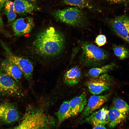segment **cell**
<instances>
[{
	"instance_id": "6da1fadb",
	"label": "cell",
	"mask_w": 129,
	"mask_h": 129,
	"mask_svg": "<svg viewBox=\"0 0 129 129\" xmlns=\"http://www.w3.org/2000/svg\"><path fill=\"white\" fill-rule=\"evenodd\" d=\"M65 43L63 34L53 27H50L38 34L33 45L37 54L49 57L60 53L64 48Z\"/></svg>"
},
{
	"instance_id": "7a4b0ae2",
	"label": "cell",
	"mask_w": 129,
	"mask_h": 129,
	"mask_svg": "<svg viewBox=\"0 0 129 129\" xmlns=\"http://www.w3.org/2000/svg\"><path fill=\"white\" fill-rule=\"evenodd\" d=\"M55 123L54 118L42 110L31 109L26 112L21 122L14 129H49L54 126Z\"/></svg>"
},
{
	"instance_id": "3957f363",
	"label": "cell",
	"mask_w": 129,
	"mask_h": 129,
	"mask_svg": "<svg viewBox=\"0 0 129 129\" xmlns=\"http://www.w3.org/2000/svg\"><path fill=\"white\" fill-rule=\"evenodd\" d=\"M81 53L80 57L81 64L87 67H96L102 65L109 56L108 52L90 42L80 43Z\"/></svg>"
},
{
	"instance_id": "277c9868",
	"label": "cell",
	"mask_w": 129,
	"mask_h": 129,
	"mask_svg": "<svg viewBox=\"0 0 129 129\" xmlns=\"http://www.w3.org/2000/svg\"><path fill=\"white\" fill-rule=\"evenodd\" d=\"M53 15L59 21L74 26H83L86 20L84 13L77 7H70L57 10L54 12Z\"/></svg>"
},
{
	"instance_id": "5b68a950",
	"label": "cell",
	"mask_w": 129,
	"mask_h": 129,
	"mask_svg": "<svg viewBox=\"0 0 129 129\" xmlns=\"http://www.w3.org/2000/svg\"><path fill=\"white\" fill-rule=\"evenodd\" d=\"M112 81L111 76L106 73L91 77L85 84L91 94L99 95L110 88Z\"/></svg>"
},
{
	"instance_id": "8992f818",
	"label": "cell",
	"mask_w": 129,
	"mask_h": 129,
	"mask_svg": "<svg viewBox=\"0 0 129 129\" xmlns=\"http://www.w3.org/2000/svg\"><path fill=\"white\" fill-rule=\"evenodd\" d=\"M0 41L5 52L7 58L18 66L22 70L25 78L27 80H30L33 70L32 63L27 59L13 54L3 42L0 40Z\"/></svg>"
},
{
	"instance_id": "52a82bcc",
	"label": "cell",
	"mask_w": 129,
	"mask_h": 129,
	"mask_svg": "<svg viewBox=\"0 0 129 129\" xmlns=\"http://www.w3.org/2000/svg\"><path fill=\"white\" fill-rule=\"evenodd\" d=\"M20 92L17 82L0 69V96H14L19 95Z\"/></svg>"
},
{
	"instance_id": "ba28073f",
	"label": "cell",
	"mask_w": 129,
	"mask_h": 129,
	"mask_svg": "<svg viewBox=\"0 0 129 129\" xmlns=\"http://www.w3.org/2000/svg\"><path fill=\"white\" fill-rule=\"evenodd\" d=\"M19 118V112L13 104L7 102L0 105V122L10 124L17 121Z\"/></svg>"
},
{
	"instance_id": "9c48e42d",
	"label": "cell",
	"mask_w": 129,
	"mask_h": 129,
	"mask_svg": "<svg viewBox=\"0 0 129 129\" xmlns=\"http://www.w3.org/2000/svg\"><path fill=\"white\" fill-rule=\"evenodd\" d=\"M110 25L113 31L125 40L129 34V17L124 15L118 16L111 20Z\"/></svg>"
},
{
	"instance_id": "30bf717a",
	"label": "cell",
	"mask_w": 129,
	"mask_h": 129,
	"mask_svg": "<svg viewBox=\"0 0 129 129\" xmlns=\"http://www.w3.org/2000/svg\"><path fill=\"white\" fill-rule=\"evenodd\" d=\"M109 94L103 95H94L89 98L86 106L81 112L80 119L84 118L100 108L107 101L109 97Z\"/></svg>"
},
{
	"instance_id": "8fae6325",
	"label": "cell",
	"mask_w": 129,
	"mask_h": 129,
	"mask_svg": "<svg viewBox=\"0 0 129 129\" xmlns=\"http://www.w3.org/2000/svg\"><path fill=\"white\" fill-rule=\"evenodd\" d=\"M108 111L107 107H103L84 118L81 123L89 124L93 127L100 124L105 125L109 122Z\"/></svg>"
},
{
	"instance_id": "7c38bea8",
	"label": "cell",
	"mask_w": 129,
	"mask_h": 129,
	"mask_svg": "<svg viewBox=\"0 0 129 129\" xmlns=\"http://www.w3.org/2000/svg\"><path fill=\"white\" fill-rule=\"evenodd\" d=\"M11 26L14 34L19 37L29 33L34 25L33 19L28 17L14 21Z\"/></svg>"
},
{
	"instance_id": "4fadbf2b",
	"label": "cell",
	"mask_w": 129,
	"mask_h": 129,
	"mask_svg": "<svg viewBox=\"0 0 129 129\" xmlns=\"http://www.w3.org/2000/svg\"><path fill=\"white\" fill-rule=\"evenodd\" d=\"M0 69L17 82L22 77L23 73L21 69L8 58L2 62Z\"/></svg>"
},
{
	"instance_id": "5bb4252c",
	"label": "cell",
	"mask_w": 129,
	"mask_h": 129,
	"mask_svg": "<svg viewBox=\"0 0 129 129\" xmlns=\"http://www.w3.org/2000/svg\"><path fill=\"white\" fill-rule=\"evenodd\" d=\"M72 117L75 116L84 110L87 103L86 95L85 92L69 101Z\"/></svg>"
},
{
	"instance_id": "9a60e30c",
	"label": "cell",
	"mask_w": 129,
	"mask_h": 129,
	"mask_svg": "<svg viewBox=\"0 0 129 129\" xmlns=\"http://www.w3.org/2000/svg\"><path fill=\"white\" fill-rule=\"evenodd\" d=\"M81 77V71L78 66L73 67L67 70L63 77L64 83L70 86L76 85L80 82Z\"/></svg>"
},
{
	"instance_id": "2e32d148",
	"label": "cell",
	"mask_w": 129,
	"mask_h": 129,
	"mask_svg": "<svg viewBox=\"0 0 129 129\" xmlns=\"http://www.w3.org/2000/svg\"><path fill=\"white\" fill-rule=\"evenodd\" d=\"M108 111L109 122L108 127L113 128L121 123L125 119L126 115L118 111L113 105L110 108Z\"/></svg>"
},
{
	"instance_id": "e0dca14e",
	"label": "cell",
	"mask_w": 129,
	"mask_h": 129,
	"mask_svg": "<svg viewBox=\"0 0 129 129\" xmlns=\"http://www.w3.org/2000/svg\"><path fill=\"white\" fill-rule=\"evenodd\" d=\"M13 2L15 11L19 14L30 13L35 8L34 5L26 0H14Z\"/></svg>"
},
{
	"instance_id": "ac0fdd59",
	"label": "cell",
	"mask_w": 129,
	"mask_h": 129,
	"mask_svg": "<svg viewBox=\"0 0 129 129\" xmlns=\"http://www.w3.org/2000/svg\"><path fill=\"white\" fill-rule=\"evenodd\" d=\"M56 114L59 124L72 117L69 101H64L63 102Z\"/></svg>"
},
{
	"instance_id": "d6986e66",
	"label": "cell",
	"mask_w": 129,
	"mask_h": 129,
	"mask_svg": "<svg viewBox=\"0 0 129 129\" xmlns=\"http://www.w3.org/2000/svg\"><path fill=\"white\" fill-rule=\"evenodd\" d=\"M115 66V64L112 63L103 66L95 67L89 70L87 72V74L91 77L97 76L113 70Z\"/></svg>"
},
{
	"instance_id": "ffe728a7",
	"label": "cell",
	"mask_w": 129,
	"mask_h": 129,
	"mask_svg": "<svg viewBox=\"0 0 129 129\" xmlns=\"http://www.w3.org/2000/svg\"><path fill=\"white\" fill-rule=\"evenodd\" d=\"M4 7V13L7 17L8 22L12 23L16 16L14 8L13 2L8 0L5 3Z\"/></svg>"
},
{
	"instance_id": "44dd1931",
	"label": "cell",
	"mask_w": 129,
	"mask_h": 129,
	"mask_svg": "<svg viewBox=\"0 0 129 129\" xmlns=\"http://www.w3.org/2000/svg\"><path fill=\"white\" fill-rule=\"evenodd\" d=\"M112 47L114 54L120 59H124L129 56V50L126 48L115 45H113Z\"/></svg>"
},
{
	"instance_id": "7402d4cb",
	"label": "cell",
	"mask_w": 129,
	"mask_h": 129,
	"mask_svg": "<svg viewBox=\"0 0 129 129\" xmlns=\"http://www.w3.org/2000/svg\"><path fill=\"white\" fill-rule=\"evenodd\" d=\"M113 106L121 113L126 115L129 113V106L124 100L117 98L113 101Z\"/></svg>"
},
{
	"instance_id": "603a6c76",
	"label": "cell",
	"mask_w": 129,
	"mask_h": 129,
	"mask_svg": "<svg viewBox=\"0 0 129 129\" xmlns=\"http://www.w3.org/2000/svg\"><path fill=\"white\" fill-rule=\"evenodd\" d=\"M67 5L79 7H90L87 0H64Z\"/></svg>"
},
{
	"instance_id": "cb8c5ba5",
	"label": "cell",
	"mask_w": 129,
	"mask_h": 129,
	"mask_svg": "<svg viewBox=\"0 0 129 129\" xmlns=\"http://www.w3.org/2000/svg\"><path fill=\"white\" fill-rule=\"evenodd\" d=\"M95 42L98 46H102L105 45L106 43V37L103 34L99 35L96 37Z\"/></svg>"
},
{
	"instance_id": "d4e9b609",
	"label": "cell",
	"mask_w": 129,
	"mask_h": 129,
	"mask_svg": "<svg viewBox=\"0 0 129 129\" xmlns=\"http://www.w3.org/2000/svg\"><path fill=\"white\" fill-rule=\"evenodd\" d=\"M113 4H125L127 3L129 0H108Z\"/></svg>"
},
{
	"instance_id": "484cf974",
	"label": "cell",
	"mask_w": 129,
	"mask_h": 129,
	"mask_svg": "<svg viewBox=\"0 0 129 129\" xmlns=\"http://www.w3.org/2000/svg\"><path fill=\"white\" fill-rule=\"evenodd\" d=\"M93 129H106L105 125H98L93 127Z\"/></svg>"
},
{
	"instance_id": "4316f807",
	"label": "cell",
	"mask_w": 129,
	"mask_h": 129,
	"mask_svg": "<svg viewBox=\"0 0 129 129\" xmlns=\"http://www.w3.org/2000/svg\"><path fill=\"white\" fill-rule=\"evenodd\" d=\"M8 0H0V11L4 7L6 2Z\"/></svg>"
},
{
	"instance_id": "83f0119b",
	"label": "cell",
	"mask_w": 129,
	"mask_h": 129,
	"mask_svg": "<svg viewBox=\"0 0 129 129\" xmlns=\"http://www.w3.org/2000/svg\"><path fill=\"white\" fill-rule=\"evenodd\" d=\"M4 23L2 18L0 14V28H2L3 26Z\"/></svg>"
},
{
	"instance_id": "f1b7e54d",
	"label": "cell",
	"mask_w": 129,
	"mask_h": 129,
	"mask_svg": "<svg viewBox=\"0 0 129 129\" xmlns=\"http://www.w3.org/2000/svg\"><path fill=\"white\" fill-rule=\"evenodd\" d=\"M125 41L129 44V34Z\"/></svg>"
},
{
	"instance_id": "f546056e",
	"label": "cell",
	"mask_w": 129,
	"mask_h": 129,
	"mask_svg": "<svg viewBox=\"0 0 129 129\" xmlns=\"http://www.w3.org/2000/svg\"><path fill=\"white\" fill-rule=\"evenodd\" d=\"M27 0L30 2V1L32 2V1H36L37 0Z\"/></svg>"
}]
</instances>
